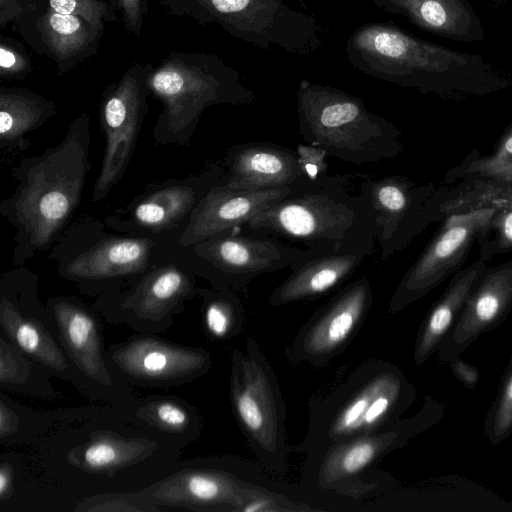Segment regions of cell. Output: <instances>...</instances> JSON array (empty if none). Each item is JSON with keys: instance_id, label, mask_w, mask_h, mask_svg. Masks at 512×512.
<instances>
[{"instance_id": "47", "label": "cell", "mask_w": 512, "mask_h": 512, "mask_svg": "<svg viewBox=\"0 0 512 512\" xmlns=\"http://www.w3.org/2000/svg\"><path fill=\"white\" fill-rule=\"evenodd\" d=\"M337 1H347V0H337Z\"/></svg>"}, {"instance_id": "34", "label": "cell", "mask_w": 512, "mask_h": 512, "mask_svg": "<svg viewBox=\"0 0 512 512\" xmlns=\"http://www.w3.org/2000/svg\"><path fill=\"white\" fill-rule=\"evenodd\" d=\"M144 420L170 433L198 432L200 421L191 408L171 399L149 401L140 410Z\"/></svg>"}, {"instance_id": "22", "label": "cell", "mask_w": 512, "mask_h": 512, "mask_svg": "<svg viewBox=\"0 0 512 512\" xmlns=\"http://www.w3.org/2000/svg\"><path fill=\"white\" fill-rule=\"evenodd\" d=\"M369 1L437 36L459 42H478L484 37L482 22L467 0Z\"/></svg>"}, {"instance_id": "29", "label": "cell", "mask_w": 512, "mask_h": 512, "mask_svg": "<svg viewBox=\"0 0 512 512\" xmlns=\"http://www.w3.org/2000/svg\"><path fill=\"white\" fill-rule=\"evenodd\" d=\"M439 187L435 196L437 221L450 214L479 209H512V179L469 180Z\"/></svg>"}, {"instance_id": "12", "label": "cell", "mask_w": 512, "mask_h": 512, "mask_svg": "<svg viewBox=\"0 0 512 512\" xmlns=\"http://www.w3.org/2000/svg\"><path fill=\"white\" fill-rule=\"evenodd\" d=\"M152 68V64L131 65L103 93L100 120L106 144L93 201L103 199L127 169L147 112V76Z\"/></svg>"}, {"instance_id": "14", "label": "cell", "mask_w": 512, "mask_h": 512, "mask_svg": "<svg viewBox=\"0 0 512 512\" xmlns=\"http://www.w3.org/2000/svg\"><path fill=\"white\" fill-rule=\"evenodd\" d=\"M439 187L420 185L402 175L366 179L360 194L370 204L378 227L383 259L406 248L431 223L438 222L435 196Z\"/></svg>"}, {"instance_id": "6", "label": "cell", "mask_w": 512, "mask_h": 512, "mask_svg": "<svg viewBox=\"0 0 512 512\" xmlns=\"http://www.w3.org/2000/svg\"><path fill=\"white\" fill-rule=\"evenodd\" d=\"M147 86L164 104L155 133L166 141L189 137L212 105H250L256 100L235 69L208 53L169 54L151 69Z\"/></svg>"}, {"instance_id": "21", "label": "cell", "mask_w": 512, "mask_h": 512, "mask_svg": "<svg viewBox=\"0 0 512 512\" xmlns=\"http://www.w3.org/2000/svg\"><path fill=\"white\" fill-rule=\"evenodd\" d=\"M365 257L361 253L334 251L312 257L293 269L273 290L268 304L281 307L319 298L350 279Z\"/></svg>"}, {"instance_id": "15", "label": "cell", "mask_w": 512, "mask_h": 512, "mask_svg": "<svg viewBox=\"0 0 512 512\" xmlns=\"http://www.w3.org/2000/svg\"><path fill=\"white\" fill-rule=\"evenodd\" d=\"M372 303L366 276L347 284L300 328L285 347V356L292 363L316 368L328 364L351 343Z\"/></svg>"}, {"instance_id": "9", "label": "cell", "mask_w": 512, "mask_h": 512, "mask_svg": "<svg viewBox=\"0 0 512 512\" xmlns=\"http://www.w3.org/2000/svg\"><path fill=\"white\" fill-rule=\"evenodd\" d=\"M445 409L442 402L426 396L423 406L413 417L400 418L375 431L306 457L303 485L310 490L354 497L375 489L377 484L362 482V477L389 453L402 448L416 435L435 425Z\"/></svg>"}, {"instance_id": "41", "label": "cell", "mask_w": 512, "mask_h": 512, "mask_svg": "<svg viewBox=\"0 0 512 512\" xmlns=\"http://www.w3.org/2000/svg\"><path fill=\"white\" fill-rule=\"evenodd\" d=\"M122 16L125 29L139 36L148 10V0H110Z\"/></svg>"}, {"instance_id": "32", "label": "cell", "mask_w": 512, "mask_h": 512, "mask_svg": "<svg viewBox=\"0 0 512 512\" xmlns=\"http://www.w3.org/2000/svg\"><path fill=\"white\" fill-rule=\"evenodd\" d=\"M203 323L211 339L225 340L237 336L245 323V310L235 292L216 289L203 291Z\"/></svg>"}, {"instance_id": "43", "label": "cell", "mask_w": 512, "mask_h": 512, "mask_svg": "<svg viewBox=\"0 0 512 512\" xmlns=\"http://www.w3.org/2000/svg\"><path fill=\"white\" fill-rule=\"evenodd\" d=\"M17 419L16 413L6 405L4 400L0 404V435L1 439L5 440L11 434L16 432Z\"/></svg>"}, {"instance_id": "3", "label": "cell", "mask_w": 512, "mask_h": 512, "mask_svg": "<svg viewBox=\"0 0 512 512\" xmlns=\"http://www.w3.org/2000/svg\"><path fill=\"white\" fill-rule=\"evenodd\" d=\"M245 227L300 243L307 248L372 255L378 227L364 196L345 188L344 177H302L280 201Z\"/></svg>"}, {"instance_id": "17", "label": "cell", "mask_w": 512, "mask_h": 512, "mask_svg": "<svg viewBox=\"0 0 512 512\" xmlns=\"http://www.w3.org/2000/svg\"><path fill=\"white\" fill-rule=\"evenodd\" d=\"M512 311V258L486 267L454 325L437 352L438 364H448L480 336L500 326Z\"/></svg>"}, {"instance_id": "28", "label": "cell", "mask_w": 512, "mask_h": 512, "mask_svg": "<svg viewBox=\"0 0 512 512\" xmlns=\"http://www.w3.org/2000/svg\"><path fill=\"white\" fill-rule=\"evenodd\" d=\"M0 324L11 343L27 357L59 376L72 379L69 358L40 320L23 315L9 299L3 297Z\"/></svg>"}, {"instance_id": "20", "label": "cell", "mask_w": 512, "mask_h": 512, "mask_svg": "<svg viewBox=\"0 0 512 512\" xmlns=\"http://www.w3.org/2000/svg\"><path fill=\"white\" fill-rule=\"evenodd\" d=\"M52 311L58 338L72 365L94 383L111 385L94 316L80 304L65 298L55 300Z\"/></svg>"}, {"instance_id": "10", "label": "cell", "mask_w": 512, "mask_h": 512, "mask_svg": "<svg viewBox=\"0 0 512 512\" xmlns=\"http://www.w3.org/2000/svg\"><path fill=\"white\" fill-rule=\"evenodd\" d=\"M224 231L195 245L216 289L246 292L257 277L283 269H295L306 260L329 252L325 248L300 249L276 236ZM335 252V251H334Z\"/></svg>"}, {"instance_id": "24", "label": "cell", "mask_w": 512, "mask_h": 512, "mask_svg": "<svg viewBox=\"0 0 512 512\" xmlns=\"http://www.w3.org/2000/svg\"><path fill=\"white\" fill-rule=\"evenodd\" d=\"M191 279L174 266L157 269L151 273L123 304L130 311V320L137 327L161 329L160 322H167L176 306L191 294Z\"/></svg>"}, {"instance_id": "13", "label": "cell", "mask_w": 512, "mask_h": 512, "mask_svg": "<svg viewBox=\"0 0 512 512\" xmlns=\"http://www.w3.org/2000/svg\"><path fill=\"white\" fill-rule=\"evenodd\" d=\"M273 491L258 467L234 460L222 468L180 472L154 489L151 498L193 510L247 512L255 500Z\"/></svg>"}, {"instance_id": "38", "label": "cell", "mask_w": 512, "mask_h": 512, "mask_svg": "<svg viewBox=\"0 0 512 512\" xmlns=\"http://www.w3.org/2000/svg\"><path fill=\"white\" fill-rule=\"evenodd\" d=\"M25 356L14 344L1 337L0 383L3 387H20L28 382L32 363Z\"/></svg>"}, {"instance_id": "4", "label": "cell", "mask_w": 512, "mask_h": 512, "mask_svg": "<svg viewBox=\"0 0 512 512\" xmlns=\"http://www.w3.org/2000/svg\"><path fill=\"white\" fill-rule=\"evenodd\" d=\"M416 397L415 386L399 367L367 360L335 388L311 400L306 435L295 450L314 456L375 431L400 419Z\"/></svg>"}, {"instance_id": "27", "label": "cell", "mask_w": 512, "mask_h": 512, "mask_svg": "<svg viewBox=\"0 0 512 512\" xmlns=\"http://www.w3.org/2000/svg\"><path fill=\"white\" fill-rule=\"evenodd\" d=\"M36 27L60 73L94 54L104 31L82 17L60 14L50 7L38 19Z\"/></svg>"}, {"instance_id": "44", "label": "cell", "mask_w": 512, "mask_h": 512, "mask_svg": "<svg viewBox=\"0 0 512 512\" xmlns=\"http://www.w3.org/2000/svg\"><path fill=\"white\" fill-rule=\"evenodd\" d=\"M23 11V7L18 0H0V27H4L7 22L12 21Z\"/></svg>"}, {"instance_id": "2", "label": "cell", "mask_w": 512, "mask_h": 512, "mask_svg": "<svg viewBox=\"0 0 512 512\" xmlns=\"http://www.w3.org/2000/svg\"><path fill=\"white\" fill-rule=\"evenodd\" d=\"M89 116L74 119L64 139L14 171L18 186L0 211L16 227L15 263L45 248L78 206L89 160Z\"/></svg>"}, {"instance_id": "5", "label": "cell", "mask_w": 512, "mask_h": 512, "mask_svg": "<svg viewBox=\"0 0 512 512\" xmlns=\"http://www.w3.org/2000/svg\"><path fill=\"white\" fill-rule=\"evenodd\" d=\"M296 99L299 134L328 156L363 165L395 158L403 150L400 130L350 93L304 79Z\"/></svg>"}, {"instance_id": "19", "label": "cell", "mask_w": 512, "mask_h": 512, "mask_svg": "<svg viewBox=\"0 0 512 512\" xmlns=\"http://www.w3.org/2000/svg\"><path fill=\"white\" fill-rule=\"evenodd\" d=\"M221 184L234 191L290 187L305 177L296 150L270 141L232 146Z\"/></svg>"}, {"instance_id": "40", "label": "cell", "mask_w": 512, "mask_h": 512, "mask_svg": "<svg viewBox=\"0 0 512 512\" xmlns=\"http://www.w3.org/2000/svg\"><path fill=\"white\" fill-rule=\"evenodd\" d=\"M295 150L305 177L315 179L326 175L328 154L324 149L307 143L298 144Z\"/></svg>"}, {"instance_id": "46", "label": "cell", "mask_w": 512, "mask_h": 512, "mask_svg": "<svg viewBox=\"0 0 512 512\" xmlns=\"http://www.w3.org/2000/svg\"><path fill=\"white\" fill-rule=\"evenodd\" d=\"M486 1H489L495 5H503L504 3H506L508 0H486Z\"/></svg>"}, {"instance_id": "36", "label": "cell", "mask_w": 512, "mask_h": 512, "mask_svg": "<svg viewBox=\"0 0 512 512\" xmlns=\"http://www.w3.org/2000/svg\"><path fill=\"white\" fill-rule=\"evenodd\" d=\"M476 243L479 258L486 262L495 255L512 252V209H496Z\"/></svg>"}, {"instance_id": "30", "label": "cell", "mask_w": 512, "mask_h": 512, "mask_svg": "<svg viewBox=\"0 0 512 512\" xmlns=\"http://www.w3.org/2000/svg\"><path fill=\"white\" fill-rule=\"evenodd\" d=\"M56 113V105L23 88H0V140L2 146L18 141Z\"/></svg>"}, {"instance_id": "8", "label": "cell", "mask_w": 512, "mask_h": 512, "mask_svg": "<svg viewBox=\"0 0 512 512\" xmlns=\"http://www.w3.org/2000/svg\"><path fill=\"white\" fill-rule=\"evenodd\" d=\"M230 400L235 419L261 464L284 475L290 451L285 402L274 370L253 337L231 355Z\"/></svg>"}, {"instance_id": "35", "label": "cell", "mask_w": 512, "mask_h": 512, "mask_svg": "<svg viewBox=\"0 0 512 512\" xmlns=\"http://www.w3.org/2000/svg\"><path fill=\"white\" fill-rule=\"evenodd\" d=\"M80 464L88 470L107 471L127 463L136 455L137 445L112 437L90 441L80 449Z\"/></svg>"}, {"instance_id": "39", "label": "cell", "mask_w": 512, "mask_h": 512, "mask_svg": "<svg viewBox=\"0 0 512 512\" xmlns=\"http://www.w3.org/2000/svg\"><path fill=\"white\" fill-rule=\"evenodd\" d=\"M32 70L31 60L22 48L10 39L0 37V77L20 79Z\"/></svg>"}, {"instance_id": "18", "label": "cell", "mask_w": 512, "mask_h": 512, "mask_svg": "<svg viewBox=\"0 0 512 512\" xmlns=\"http://www.w3.org/2000/svg\"><path fill=\"white\" fill-rule=\"evenodd\" d=\"M290 187L234 191L221 184L212 187L190 213L180 243L197 245L204 240L245 226L255 215L283 199Z\"/></svg>"}, {"instance_id": "45", "label": "cell", "mask_w": 512, "mask_h": 512, "mask_svg": "<svg viewBox=\"0 0 512 512\" xmlns=\"http://www.w3.org/2000/svg\"><path fill=\"white\" fill-rule=\"evenodd\" d=\"M13 469L10 464L3 463L0 468V498L6 499L12 488Z\"/></svg>"}, {"instance_id": "26", "label": "cell", "mask_w": 512, "mask_h": 512, "mask_svg": "<svg viewBox=\"0 0 512 512\" xmlns=\"http://www.w3.org/2000/svg\"><path fill=\"white\" fill-rule=\"evenodd\" d=\"M152 242L143 238L102 239L66 267L75 279L97 280L139 273L145 269Z\"/></svg>"}, {"instance_id": "23", "label": "cell", "mask_w": 512, "mask_h": 512, "mask_svg": "<svg viewBox=\"0 0 512 512\" xmlns=\"http://www.w3.org/2000/svg\"><path fill=\"white\" fill-rule=\"evenodd\" d=\"M486 267L487 262L478 258L458 270L443 294L430 307L415 340L413 360L416 366H422L437 352Z\"/></svg>"}, {"instance_id": "25", "label": "cell", "mask_w": 512, "mask_h": 512, "mask_svg": "<svg viewBox=\"0 0 512 512\" xmlns=\"http://www.w3.org/2000/svg\"><path fill=\"white\" fill-rule=\"evenodd\" d=\"M224 167L211 166L193 183L160 188L143 198L133 210L135 223L143 228L161 230L191 213L198 202L221 182Z\"/></svg>"}, {"instance_id": "7", "label": "cell", "mask_w": 512, "mask_h": 512, "mask_svg": "<svg viewBox=\"0 0 512 512\" xmlns=\"http://www.w3.org/2000/svg\"><path fill=\"white\" fill-rule=\"evenodd\" d=\"M175 16L216 23L234 38L262 49L307 56L322 44V28L285 0H159Z\"/></svg>"}, {"instance_id": "33", "label": "cell", "mask_w": 512, "mask_h": 512, "mask_svg": "<svg viewBox=\"0 0 512 512\" xmlns=\"http://www.w3.org/2000/svg\"><path fill=\"white\" fill-rule=\"evenodd\" d=\"M483 431L494 447L512 434V353L501 377L496 397L486 414Z\"/></svg>"}, {"instance_id": "11", "label": "cell", "mask_w": 512, "mask_h": 512, "mask_svg": "<svg viewBox=\"0 0 512 512\" xmlns=\"http://www.w3.org/2000/svg\"><path fill=\"white\" fill-rule=\"evenodd\" d=\"M495 211L479 209L443 218L437 232L396 286L388 312L399 313L460 270Z\"/></svg>"}, {"instance_id": "16", "label": "cell", "mask_w": 512, "mask_h": 512, "mask_svg": "<svg viewBox=\"0 0 512 512\" xmlns=\"http://www.w3.org/2000/svg\"><path fill=\"white\" fill-rule=\"evenodd\" d=\"M107 362L130 381L168 386L190 381L211 367L209 353L152 337H139L111 347Z\"/></svg>"}, {"instance_id": "31", "label": "cell", "mask_w": 512, "mask_h": 512, "mask_svg": "<svg viewBox=\"0 0 512 512\" xmlns=\"http://www.w3.org/2000/svg\"><path fill=\"white\" fill-rule=\"evenodd\" d=\"M512 179V123L500 136L488 155L473 150L458 165L446 172L445 182L454 184L469 180L505 181Z\"/></svg>"}, {"instance_id": "42", "label": "cell", "mask_w": 512, "mask_h": 512, "mask_svg": "<svg viewBox=\"0 0 512 512\" xmlns=\"http://www.w3.org/2000/svg\"><path fill=\"white\" fill-rule=\"evenodd\" d=\"M454 377L466 388L473 389L478 384L480 374L478 369L463 360L460 355L453 358L449 363Z\"/></svg>"}, {"instance_id": "1", "label": "cell", "mask_w": 512, "mask_h": 512, "mask_svg": "<svg viewBox=\"0 0 512 512\" xmlns=\"http://www.w3.org/2000/svg\"><path fill=\"white\" fill-rule=\"evenodd\" d=\"M345 51L350 65L363 74L442 97L481 96L512 85L481 55L427 42L389 23L358 27Z\"/></svg>"}, {"instance_id": "37", "label": "cell", "mask_w": 512, "mask_h": 512, "mask_svg": "<svg viewBox=\"0 0 512 512\" xmlns=\"http://www.w3.org/2000/svg\"><path fill=\"white\" fill-rule=\"evenodd\" d=\"M49 7L60 14L82 17L102 28L105 22L117 20L113 6L103 0H49Z\"/></svg>"}]
</instances>
